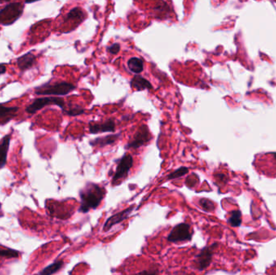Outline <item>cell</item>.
<instances>
[{
    "label": "cell",
    "instance_id": "obj_22",
    "mask_svg": "<svg viewBox=\"0 0 276 275\" xmlns=\"http://www.w3.org/2000/svg\"><path fill=\"white\" fill-rule=\"evenodd\" d=\"M20 257V252L17 250H12V249H4L0 250V258H18Z\"/></svg>",
    "mask_w": 276,
    "mask_h": 275
},
{
    "label": "cell",
    "instance_id": "obj_11",
    "mask_svg": "<svg viewBox=\"0 0 276 275\" xmlns=\"http://www.w3.org/2000/svg\"><path fill=\"white\" fill-rule=\"evenodd\" d=\"M18 107H7L0 103V126L5 125L17 116Z\"/></svg>",
    "mask_w": 276,
    "mask_h": 275
},
{
    "label": "cell",
    "instance_id": "obj_20",
    "mask_svg": "<svg viewBox=\"0 0 276 275\" xmlns=\"http://www.w3.org/2000/svg\"><path fill=\"white\" fill-rule=\"evenodd\" d=\"M188 172H189V169L188 167L182 166V167L179 168L177 170H175V171H173L172 173L169 174L167 179L173 180V179H179V178H181V177L184 176L185 174H188Z\"/></svg>",
    "mask_w": 276,
    "mask_h": 275
},
{
    "label": "cell",
    "instance_id": "obj_15",
    "mask_svg": "<svg viewBox=\"0 0 276 275\" xmlns=\"http://www.w3.org/2000/svg\"><path fill=\"white\" fill-rule=\"evenodd\" d=\"M130 85H131V87L138 90V91H141V90H151L153 88L152 84L148 80L144 78L142 76L138 75V74L134 76L132 78Z\"/></svg>",
    "mask_w": 276,
    "mask_h": 275
},
{
    "label": "cell",
    "instance_id": "obj_6",
    "mask_svg": "<svg viewBox=\"0 0 276 275\" xmlns=\"http://www.w3.org/2000/svg\"><path fill=\"white\" fill-rule=\"evenodd\" d=\"M193 236L190 224L180 223L171 229L167 237V241L171 243H180L190 241Z\"/></svg>",
    "mask_w": 276,
    "mask_h": 275
},
{
    "label": "cell",
    "instance_id": "obj_3",
    "mask_svg": "<svg viewBox=\"0 0 276 275\" xmlns=\"http://www.w3.org/2000/svg\"><path fill=\"white\" fill-rule=\"evenodd\" d=\"M24 5L21 2H11L0 9V25L9 26L21 17Z\"/></svg>",
    "mask_w": 276,
    "mask_h": 275
},
{
    "label": "cell",
    "instance_id": "obj_28",
    "mask_svg": "<svg viewBox=\"0 0 276 275\" xmlns=\"http://www.w3.org/2000/svg\"><path fill=\"white\" fill-rule=\"evenodd\" d=\"M273 156H274L275 159H276V153H273Z\"/></svg>",
    "mask_w": 276,
    "mask_h": 275
},
{
    "label": "cell",
    "instance_id": "obj_14",
    "mask_svg": "<svg viewBox=\"0 0 276 275\" xmlns=\"http://www.w3.org/2000/svg\"><path fill=\"white\" fill-rule=\"evenodd\" d=\"M11 142V134L6 135L0 141V169L5 167L7 161L9 147Z\"/></svg>",
    "mask_w": 276,
    "mask_h": 275
},
{
    "label": "cell",
    "instance_id": "obj_17",
    "mask_svg": "<svg viewBox=\"0 0 276 275\" xmlns=\"http://www.w3.org/2000/svg\"><path fill=\"white\" fill-rule=\"evenodd\" d=\"M64 266V262L63 261H57L53 264L50 265L49 267H46L45 269L42 270L41 272H39L40 275H50L56 274L61 271Z\"/></svg>",
    "mask_w": 276,
    "mask_h": 275
},
{
    "label": "cell",
    "instance_id": "obj_25",
    "mask_svg": "<svg viewBox=\"0 0 276 275\" xmlns=\"http://www.w3.org/2000/svg\"><path fill=\"white\" fill-rule=\"evenodd\" d=\"M6 70H7L6 65L3 64V63H0V75L4 74L6 73Z\"/></svg>",
    "mask_w": 276,
    "mask_h": 275
},
{
    "label": "cell",
    "instance_id": "obj_1",
    "mask_svg": "<svg viewBox=\"0 0 276 275\" xmlns=\"http://www.w3.org/2000/svg\"><path fill=\"white\" fill-rule=\"evenodd\" d=\"M104 187L95 183H86L79 192L80 203L78 211L82 213L88 212L91 209H96L101 204L105 196Z\"/></svg>",
    "mask_w": 276,
    "mask_h": 275
},
{
    "label": "cell",
    "instance_id": "obj_9",
    "mask_svg": "<svg viewBox=\"0 0 276 275\" xmlns=\"http://www.w3.org/2000/svg\"><path fill=\"white\" fill-rule=\"evenodd\" d=\"M135 206L133 205V206H130L128 207V208L125 209L123 211H120V212L116 213L114 215H112V216L108 218L107 220H106L105 224H104V228H103V231L104 232H108V231L111 230V228L112 227H114L115 225L117 224H121V222L125 221V219L129 218V215H130V213L133 211Z\"/></svg>",
    "mask_w": 276,
    "mask_h": 275
},
{
    "label": "cell",
    "instance_id": "obj_2",
    "mask_svg": "<svg viewBox=\"0 0 276 275\" xmlns=\"http://www.w3.org/2000/svg\"><path fill=\"white\" fill-rule=\"evenodd\" d=\"M73 84L67 82H59L55 83H46L35 88V94L37 95H54L63 96L75 90Z\"/></svg>",
    "mask_w": 276,
    "mask_h": 275
},
{
    "label": "cell",
    "instance_id": "obj_8",
    "mask_svg": "<svg viewBox=\"0 0 276 275\" xmlns=\"http://www.w3.org/2000/svg\"><path fill=\"white\" fill-rule=\"evenodd\" d=\"M152 139V135L149 128L145 125H141L138 128L136 134H134L131 140L129 141L125 148L126 149H137L148 144Z\"/></svg>",
    "mask_w": 276,
    "mask_h": 275
},
{
    "label": "cell",
    "instance_id": "obj_10",
    "mask_svg": "<svg viewBox=\"0 0 276 275\" xmlns=\"http://www.w3.org/2000/svg\"><path fill=\"white\" fill-rule=\"evenodd\" d=\"M116 131V122L114 119H108L102 123H91L89 125V132L91 134H101V133H112Z\"/></svg>",
    "mask_w": 276,
    "mask_h": 275
},
{
    "label": "cell",
    "instance_id": "obj_24",
    "mask_svg": "<svg viewBox=\"0 0 276 275\" xmlns=\"http://www.w3.org/2000/svg\"><path fill=\"white\" fill-rule=\"evenodd\" d=\"M120 50H121V45H120V44L118 43H114L113 45H111V46H109V47L107 49L108 53H110V54H118Z\"/></svg>",
    "mask_w": 276,
    "mask_h": 275
},
{
    "label": "cell",
    "instance_id": "obj_12",
    "mask_svg": "<svg viewBox=\"0 0 276 275\" xmlns=\"http://www.w3.org/2000/svg\"><path fill=\"white\" fill-rule=\"evenodd\" d=\"M120 137H121V134H112L110 135L106 136V137L92 139V140H90L89 143L92 147L104 148V147L114 144L115 142H117V140H118Z\"/></svg>",
    "mask_w": 276,
    "mask_h": 275
},
{
    "label": "cell",
    "instance_id": "obj_4",
    "mask_svg": "<svg viewBox=\"0 0 276 275\" xmlns=\"http://www.w3.org/2000/svg\"><path fill=\"white\" fill-rule=\"evenodd\" d=\"M50 105L59 106V108L64 110L66 108L65 100L63 98H59V97L50 96L37 98L27 107L25 112L28 114L33 115L40 110L43 109L44 108Z\"/></svg>",
    "mask_w": 276,
    "mask_h": 275
},
{
    "label": "cell",
    "instance_id": "obj_19",
    "mask_svg": "<svg viewBox=\"0 0 276 275\" xmlns=\"http://www.w3.org/2000/svg\"><path fill=\"white\" fill-rule=\"evenodd\" d=\"M242 212L238 211H233L231 213L230 217L228 219V223L232 227H239L242 224Z\"/></svg>",
    "mask_w": 276,
    "mask_h": 275
},
{
    "label": "cell",
    "instance_id": "obj_27",
    "mask_svg": "<svg viewBox=\"0 0 276 275\" xmlns=\"http://www.w3.org/2000/svg\"><path fill=\"white\" fill-rule=\"evenodd\" d=\"M9 1H11V0H0V2H9Z\"/></svg>",
    "mask_w": 276,
    "mask_h": 275
},
{
    "label": "cell",
    "instance_id": "obj_16",
    "mask_svg": "<svg viewBox=\"0 0 276 275\" xmlns=\"http://www.w3.org/2000/svg\"><path fill=\"white\" fill-rule=\"evenodd\" d=\"M127 65L130 70L137 74L141 73L144 69V63L138 57L130 58V60L128 61Z\"/></svg>",
    "mask_w": 276,
    "mask_h": 275
},
{
    "label": "cell",
    "instance_id": "obj_5",
    "mask_svg": "<svg viewBox=\"0 0 276 275\" xmlns=\"http://www.w3.org/2000/svg\"><path fill=\"white\" fill-rule=\"evenodd\" d=\"M217 246V243H214L204 248L203 250H201L197 256L195 257V259L192 262V267L195 270L200 271L207 269L211 264L214 252Z\"/></svg>",
    "mask_w": 276,
    "mask_h": 275
},
{
    "label": "cell",
    "instance_id": "obj_7",
    "mask_svg": "<svg viewBox=\"0 0 276 275\" xmlns=\"http://www.w3.org/2000/svg\"><path fill=\"white\" fill-rule=\"evenodd\" d=\"M134 166V157L131 154H125L121 159L119 160L117 169L115 174L112 176V183L113 185H117L121 180L127 179L130 170Z\"/></svg>",
    "mask_w": 276,
    "mask_h": 275
},
{
    "label": "cell",
    "instance_id": "obj_18",
    "mask_svg": "<svg viewBox=\"0 0 276 275\" xmlns=\"http://www.w3.org/2000/svg\"><path fill=\"white\" fill-rule=\"evenodd\" d=\"M84 18V12L82 9L80 7H74L68 12L66 16L65 20L67 21V20H73H73H78V22H82Z\"/></svg>",
    "mask_w": 276,
    "mask_h": 275
},
{
    "label": "cell",
    "instance_id": "obj_13",
    "mask_svg": "<svg viewBox=\"0 0 276 275\" xmlns=\"http://www.w3.org/2000/svg\"><path fill=\"white\" fill-rule=\"evenodd\" d=\"M17 67L21 72L28 70L32 67H34L36 63V56L32 52H28L27 54H24L23 56L17 58Z\"/></svg>",
    "mask_w": 276,
    "mask_h": 275
},
{
    "label": "cell",
    "instance_id": "obj_26",
    "mask_svg": "<svg viewBox=\"0 0 276 275\" xmlns=\"http://www.w3.org/2000/svg\"><path fill=\"white\" fill-rule=\"evenodd\" d=\"M40 0H25V3H33V2H37Z\"/></svg>",
    "mask_w": 276,
    "mask_h": 275
},
{
    "label": "cell",
    "instance_id": "obj_23",
    "mask_svg": "<svg viewBox=\"0 0 276 275\" xmlns=\"http://www.w3.org/2000/svg\"><path fill=\"white\" fill-rule=\"evenodd\" d=\"M199 205L201 206V208L205 211H212L215 209V205L211 202V200L207 199L202 198L199 200Z\"/></svg>",
    "mask_w": 276,
    "mask_h": 275
},
{
    "label": "cell",
    "instance_id": "obj_21",
    "mask_svg": "<svg viewBox=\"0 0 276 275\" xmlns=\"http://www.w3.org/2000/svg\"><path fill=\"white\" fill-rule=\"evenodd\" d=\"M63 111V113H65L66 115L69 116H80V115L83 114L85 112V110L79 106H74V107H70L69 108H65Z\"/></svg>",
    "mask_w": 276,
    "mask_h": 275
}]
</instances>
